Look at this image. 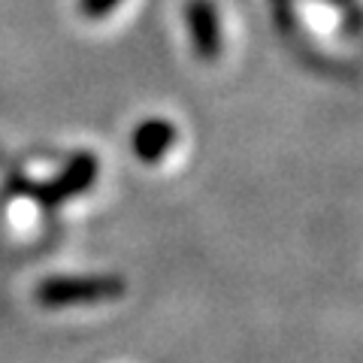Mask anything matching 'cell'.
I'll return each mask as SVG.
<instances>
[{
  "label": "cell",
  "instance_id": "cell-4",
  "mask_svg": "<svg viewBox=\"0 0 363 363\" xmlns=\"http://www.w3.org/2000/svg\"><path fill=\"white\" fill-rule=\"evenodd\" d=\"M121 0H82V13L88 18H97V16H106L112 6H118Z\"/></svg>",
  "mask_w": 363,
  "mask_h": 363
},
{
  "label": "cell",
  "instance_id": "cell-2",
  "mask_svg": "<svg viewBox=\"0 0 363 363\" xmlns=\"http://www.w3.org/2000/svg\"><path fill=\"white\" fill-rule=\"evenodd\" d=\"M100 281H55V285L43 288L45 303H67V300H85V297H100Z\"/></svg>",
  "mask_w": 363,
  "mask_h": 363
},
{
  "label": "cell",
  "instance_id": "cell-5",
  "mask_svg": "<svg viewBox=\"0 0 363 363\" xmlns=\"http://www.w3.org/2000/svg\"><path fill=\"white\" fill-rule=\"evenodd\" d=\"M276 4H279V6H285V4H291V0H276Z\"/></svg>",
  "mask_w": 363,
  "mask_h": 363
},
{
  "label": "cell",
  "instance_id": "cell-3",
  "mask_svg": "<svg viewBox=\"0 0 363 363\" xmlns=\"http://www.w3.org/2000/svg\"><path fill=\"white\" fill-rule=\"evenodd\" d=\"M173 136V130L167 128V124H161V121H152V124H145V128L136 133V145H140V155H145V157H155L157 152H161V140H169Z\"/></svg>",
  "mask_w": 363,
  "mask_h": 363
},
{
  "label": "cell",
  "instance_id": "cell-1",
  "mask_svg": "<svg viewBox=\"0 0 363 363\" xmlns=\"http://www.w3.org/2000/svg\"><path fill=\"white\" fill-rule=\"evenodd\" d=\"M185 25H188V37L194 43V52L200 58H218L221 52V25H218V13H215L212 0H188L185 4Z\"/></svg>",
  "mask_w": 363,
  "mask_h": 363
}]
</instances>
